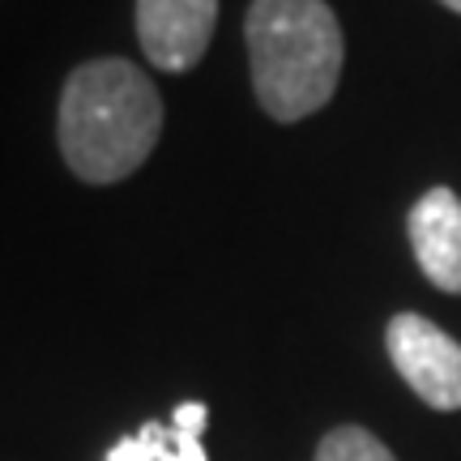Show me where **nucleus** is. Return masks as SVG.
<instances>
[{"mask_svg":"<svg viewBox=\"0 0 461 461\" xmlns=\"http://www.w3.org/2000/svg\"><path fill=\"white\" fill-rule=\"evenodd\" d=\"M163 132V99L146 68L124 56L86 60L65 77L56 141L82 184H120L141 171Z\"/></svg>","mask_w":461,"mask_h":461,"instance_id":"f257e3e1","label":"nucleus"},{"mask_svg":"<svg viewBox=\"0 0 461 461\" xmlns=\"http://www.w3.org/2000/svg\"><path fill=\"white\" fill-rule=\"evenodd\" d=\"M244 43L252 95L269 120L295 124L333 99L346 43L330 0H252Z\"/></svg>","mask_w":461,"mask_h":461,"instance_id":"f03ea898","label":"nucleus"},{"mask_svg":"<svg viewBox=\"0 0 461 461\" xmlns=\"http://www.w3.org/2000/svg\"><path fill=\"white\" fill-rule=\"evenodd\" d=\"M397 376L431 411H461V342L419 312H397L384 330Z\"/></svg>","mask_w":461,"mask_h":461,"instance_id":"7ed1b4c3","label":"nucleus"},{"mask_svg":"<svg viewBox=\"0 0 461 461\" xmlns=\"http://www.w3.org/2000/svg\"><path fill=\"white\" fill-rule=\"evenodd\" d=\"M218 0H137V43L163 73H188L214 39Z\"/></svg>","mask_w":461,"mask_h":461,"instance_id":"20e7f679","label":"nucleus"},{"mask_svg":"<svg viewBox=\"0 0 461 461\" xmlns=\"http://www.w3.org/2000/svg\"><path fill=\"white\" fill-rule=\"evenodd\" d=\"M414 261L431 286L461 295V197L453 188H428L406 218Z\"/></svg>","mask_w":461,"mask_h":461,"instance_id":"39448f33","label":"nucleus"},{"mask_svg":"<svg viewBox=\"0 0 461 461\" xmlns=\"http://www.w3.org/2000/svg\"><path fill=\"white\" fill-rule=\"evenodd\" d=\"M205 402H180L171 423H141V428L115 440L103 461H210L205 453Z\"/></svg>","mask_w":461,"mask_h":461,"instance_id":"423d86ee","label":"nucleus"},{"mask_svg":"<svg viewBox=\"0 0 461 461\" xmlns=\"http://www.w3.org/2000/svg\"><path fill=\"white\" fill-rule=\"evenodd\" d=\"M316 461H397L393 448L384 445L380 436H372L367 428H333L321 445H316Z\"/></svg>","mask_w":461,"mask_h":461,"instance_id":"0eeeda50","label":"nucleus"},{"mask_svg":"<svg viewBox=\"0 0 461 461\" xmlns=\"http://www.w3.org/2000/svg\"><path fill=\"white\" fill-rule=\"evenodd\" d=\"M445 9H453V14H461V0H440Z\"/></svg>","mask_w":461,"mask_h":461,"instance_id":"6e6552de","label":"nucleus"}]
</instances>
